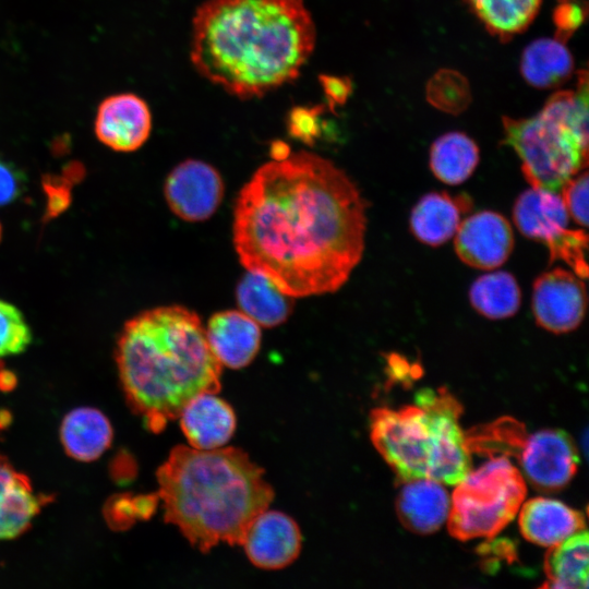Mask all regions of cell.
I'll list each match as a JSON object with an SVG mask.
<instances>
[{
  "label": "cell",
  "mask_w": 589,
  "mask_h": 589,
  "mask_svg": "<svg viewBox=\"0 0 589 589\" xmlns=\"http://www.w3.org/2000/svg\"><path fill=\"white\" fill-rule=\"evenodd\" d=\"M45 190L48 196V213L56 215L65 209L69 204L70 194L64 185L53 178H48L45 183Z\"/></svg>",
  "instance_id": "obj_36"
},
{
  "label": "cell",
  "mask_w": 589,
  "mask_h": 589,
  "mask_svg": "<svg viewBox=\"0 0 589 589\" xmlns=\"http://www.w3.org/2000/svg\"><path fill=\"white\" fill-rule=\"evenodd\" d=\"M551 262L564 261L580 278L588 275V237L585 230L567 229L555 242L548 247Z\"/></svg>",
  "instance_id": "obj_30"
},
{
  "label": "cell",
  "mask_w": 589,
  "mask_h": 589,
  "mask_svg": "<svg viewBox=\"0 0 589 589\" xmlns=\"http://www.w3.org/2000/svg\"><path fill=\"white\" fill-rule=\"evenodd\" d=\"M479 163L476 142L461 132H449L431 145L430 167L434 176L446 184L466 181Z\"/></svg>",
  "instance_id": "obj_25"
},
{
  "label": "cell",
  "mask_w": 589,
  "mask_h": 589,
  "mask_svg": "<svg viewBox=\"0 0 589 589\" xmlns=\"http://www.w3.org/2000/svg\"><path fill=\"white\" fill-rule=\"evenodd\" d=\"M224 181L209 164L187 159L168 175L164 194L170 211L184 221L208 219L224 197Z\"/></svg>",
  "instance_id": "obj_9"
},
{
  "label": "cell",
  "mask_w": 589,
  "mask_h": 589,
  "mask_svg": "<svg viewBox=\"0 0 589 589\" xmlns=\"http://www.w3.org/2000/svg\"><path fill=\"white\" fill-rule=\"evenodd\" d=\"M503 143L521 160L532 188L552 192L588 164V77L581 70L575 89L551 95L530 118L504 117Z\"/></svg>",
  "instance_id": "obj_6"
},
{
  "label": "cell",
  "mask_w": 589,
  "mask_h": 589,
  "mask_svg": "<svg viewBox=\"0 0 589 589\" xmlns=\"http://www.w3.org/2000/svg\"><path fill=\"white\" fill-rule=\"evenodd\" d=\"M587 13L586 0H557L553 11L555 37L566 43L585 22Z\"/></svg>",
  "instance_id": "obj_31"
},
{
  "label": "cell",
  "mask_w": 589,
  "mask_h": 589,
  "mask_svg": "<svg viewBox=\"0 0 589 589\" xmlns=\"http://www.w3.org/2000/svg\"><path fill=\"white\" fill-rule=\"evenodd\" d=\"M94 130L107 147L122 153L139 149L149 137L152 113L146 101L132 93L105 98L98 106Z\"/></svg>",
  "instance_id": "obj_12"
},
{
  "label": "cell",
  "mask_w": 589,
  "mask_h": 589,
  "mask_svg": "<svg viewBox=\"0 0 589 589\" xmlns=\"http://www.w3.org/2000/svg\"><path fill=\"white\" fill-rule=\"evenodd\" d=\"M587 305L586 287L575 273L554 268L540 275L532 291V311L538 325L552 333L574 330Z\"/></svg>",
  "instance_id": "obj_10"
},
{
  "label": "cell",
  "mask_w": 589,
  "mask_h": 589,
  "mask_svg": "<svg viewBox=\"0 0 589 589\" xmlns=\"http://www.w3.org/2000/svg\"><path fill=\"white\" fill-rule=\"evenodd\" d=\"M514 456L520 473L541 491H556L576 473L578 455L572 438L561 430H541L521 437Z\"/></svg>",
  "instance_id": "obj_8"
},
{
  "label": "cell",
  "mask_w": 589,
  "mask_h": 589,
  "mask_svg": "<svg viewBox=\"0 0 589 589\" xmlns=\"http://www.w3.org/2000/svg\"><path fill=\"white\" fill-rule=\"evenodd\" d=\"M471 205L468 196H453L446 192L428 193L411 211V231L428 245H441L456 233L461 215L469 212Z\"/></svg>",
  "instance_id": "obj_19"
},
{
  "label": "cell",
  "mask_w": 589,
  "mask_h": 589,
  "mask_svg": "<svg viewBox=\"0 0 589 589\" xmlns=\"http://www.w3.org/2000/svg\"><path fill=\"white\" fill-rule=\"evenodd\" d=\"M320 81L332 109L342 105L352 91L351 82L347 77L320 75Z\"/></svg>",
  "instance_id": "obj_35"
},
{
  "label": "cell",
  "mask_w": 589,
  "mask_h": 589,
  "mask_svg": "<svg viewBox=\"0 0 589 589\" xmlns=\"http://www.w3.org/2000/svg\"><path fill=\"white\" fill-rule=\"evenodd\" d=\"M416 406L371 412V440L400 481L429 478L458 484L471 470L461 406L444 388H423Z\"/></svg>",
  "instance_id": "obj_5"
},
{
  "label": "cell",
  "mask_w": 589,
  "mask_h": 589,
  "mask_svg": "<svg viewBox=\"0 0 589 589\" xmlns=\"http://www.w3.org/2000/svg\"><path fill=\"white\" fill-rule=\"evenodd\" d=\"M113 431L108 418L98 409L80 407L62 420L60 440L65 453L80 461L99 458L111 445Z\"/></svg>",
  "instance_id": "obj_20"
},
{
  "label": "cell",
  "mask_w": 589,
  "mask_h": 589,
  "mask_svg": "<svg viewBox=\"0 0 589 589\" xmlns=\"http://www.w3.org/2000/svg\"><path fill=\"white\" fill-rule=\"evenodd\" d=\"M236 297L240 311L263 327L280 325L292 311V297L257 273L248 271L237 286Z\"/></svg>",
  "instance_id": "obj_22"
},
{
  "label": "cell",
  "mask_w": 589,
  "mask_h": 589,
  "mask_svg": "<svg viewBox=\"0 0 589 589\" xmlns=\"http://www.w3.org/2000/svg\"><path fill=\"white\" fill-rule=\"evenodd\" d=\"M116 362L129 406L158 432L203 393L220 389L221 364L200 316L182 305L146 310L118 338Z\"/></svg>",
  "instance_id": "obj_3"
},
{
  "label": "cell",
  "mask_w": 589,
  "mask_h": 589,
  "mask_svg": "<svg viewBox=\"0 0 589 589\" xmlns=\"http://www.w3.org/2000/svg\"><path fill=\"white\" fill-rule=\"evenodd\" d=\"M1 237H2V227H1V224H0V240H1Z\"/></svg>",
  "instance_id": "obj_37"
},
{
  "label": "cell",
  "mask_w": 589,
  "mask_h": 589,
  "mask_svg": "<svg viewBox=\"0 0 589 589\" xmlns=\"http://www.w3.org/2000/svg\"><path fill=\"white\" fill-rule=\"evenodd\" d=\"M563 203L572 216L579 225L586 227L588 224V172L569 179L561 189Z\"/></svg>",
  "instance_id": "obj_32"
},
{
  "label": "cell",
  "mask_w": 589,
  "mask_h": 589,
  "mask_svg": "<svg viewBox=\"0 0 589 589\" xmlns=\"http://www.w3.org/2000/svg\"><path fill=\"white\" fill-rule=\"evenodd\" d=\"M365 202L330 160L306 151L262 165L242 187L232 238L241 264L292 298L338 290L364 250Z\"/></svg>",
  "instance_id": "obj_1"
},
{
  "label": "cell",
  "mask_w": 589,
  "mask_h": 589,
  "mask_svg": "<svg viewBox=\"0 0 589 589\" xmlns=\"http://www.w3.org/2000/svg\"><path fill=\"white\" fill-rule=\"evenodd\" d=\"M179 419L184 436L196 449L223 447L233 435L237 424L231 406L215 393H203L192 398Z\"/></svg>",
  "instance_id": "obj_15"
},
{
  "label": "cell",
  "mask_w": 589,
  "mask_h": 589,
  "mask_svg": "<svg viewBox=\"0 0 589 589\" xmlns=\"http://www.w3.org/2000/svg\"><path fill=\"white\" fill-rule=\"evenodd\" d=\"M40 505L28 479L0 459V540L22 534Z\"/></svg>",
  "instance_id": "obj_21"
},
{
  "label": "cell",
  "mask_w": 589,
  "mask_h": 589,
  "mask_svg": "<svg viewBox=\"0 0 589 589\" xmlns=\"http://www.w3.org/2000/svg\"><path fill=\"white\" fill-rule=\"evenodd\" d=\"M574 60L566 43L554 38H540L530 43L520 59L524 79L538 88L555 87L573 73Z\"/></svg>",
  "instance_id": "obj_23"
},
{
  "label": "cell",
  "mask_w": 589,
  "mask_h": 589,
  "mask_svg": "<svg viewBox=\"0 0 589 589\" xmlns=\"http://www.w3.org/2000/svg\"><path fill=\"white\" fill-rule=\"evenodd\" d=\"M315 43L303 0H206L192 20L190 59L211 83L252 99L294 81Z\"/></svg>",
  "instance_id": "obj_2"
},
{
  "label": "cell",
  "mask_w": 589,
  "mask_h": 589,
  "mask_svg": "<svg viewBox=\"0 0 589 589\" xmlns=\"http://www.w3.org/2000/svg\"><path fill=\"white\" fill-rule=\"evenodd\" d=\"M471 305L491 320L513 316L519 309L521 293L515 277L494 272L476 279L469 290Z\"/></svg>",
  "instance_id": "obj_27"
},
{
  "label": "cell",
  "mask_w": 589,
  "mask_h": 589,
  "mask_svg": "<svg viewBox=\"0 0 589 589\" xmlns=\"http://www.w3.org/2000/svg\"><path fill=\"white\" fill-rule=\"evenodd\" d=\"M322 110L318 107L305 108L296 107L289 112V132L305 143H311L318 134V115Z\"/></svg>",
  "instance_id": "obj_33"
},
{
  "label": "cell",
  "mask_w": 589,
  "mask_h": 589,
  "mask_svg": "<svg viewBox=\"0 0 589 589\" xmlns=\"http://www.w3.org/2000/svg\"><path fill=\"white\" fill-rule=\"evenodd\" d=\"M484 27L501 40L524 32L534 20L542 0H465Z\"/></svg>",
  "instance_id": "obj_26"
},
{
  "label": "cell",
  "mask_w": 589,
  "mask_h": 589,
  "mask_svg": "<svg viewBox=\"0 0 589 589\" xmlns=\"http://www.w3.org/2000/svg\"><path fill=\"white\" fill-rule=\"evenodd\" d=\"M519 527L528 541L552 546L586 529L582 513L548 497H534L520 508Z\"/></svg>",
  "instance_id": "obj_17"
},
{
  "label": "cell",
  "mask_w": 589,
  "mask_h": 589,
  "mask_svg": "<svg viewBox=\"0 0 589 589\" xmlns=\"http://www.w3.org/2000/svg\"><path fill=\"white\" fill-rule=\"evenodd\" d=\"M588 538L587 529H582L549 546L544 558L546 581L543 587L554 589L588 587Z\"/></svg>",
  "instance_id": "obj_24"
},
{
  "label": "cell",
  "mask_w": 589,
  "mask_h": 589,
  "mask_svg": "<svg viewBox=\"0 0 589 589\" xmlns=\"http://www.w3.org/2000/svg\"><path fill=\"white\" fill-rule=\"evenodd\" d=\"M526 481L507 458L492 457L456 484L448 531L461 541L491 538L515 517L526 496Z\"/></svg>",
  "instance_id": "obj_7"
},
{
  "label": "cell",
  "mask_w": 589,
  "mask_h": 589,
  "mask_svg": "<svg viewBox=\"0 0 589 589\" xmlns=\"http://www.w3.org/2000/svg\"><path fill=\"white\" fill-rule=\"evenodd\" d=\"M25 189V176L13 163L0 157V206L16 201Z\"/></svg>",
  "instance_id": "obj_34"
},
{
  "label": "cell",
  "mask_w": 589,
  "mask_h": 589,
  "mask_svg": "<svg viewBox=\"0 0 589 589\" xmlns=\"http://www.w3.org/2000/svg\"><path fill=\"white\" fill-rule=\"evenodd\" d=\"M513 217L525 237L546 247L555 242L568 226V212L562 197L557 192L540 188H531L519 195Z\"/></svg>",
  "instance_id": "obj_18"
},
{
  "label": "cell",
  "mask_w": 589,
  "mask_h": 589,
  "mask_svg": "<svg viewBox=\"0 0 589 589\" xmlns=\"http://www.w3.org/2000/svg\"><path fill=\"white\" fill-rule=\"evenodd\" d=\"M205 333L218 362L230 369L247 366L260 350V325L242 311L226 310L213 314Z\"/></svg>",
  "instance_id": "obj_14"
},
{
  "label": "cell",
  "mask_w": 589,
  "mask_h": 589,
  "mask_svg": "<svg viewBox=\"0 0 589 589\" xmlns=\"http://www.w3.org/2000/svg\"><path fill=\"white\" fill-rule=\"evenodd\" d=\"M263 474L239 448L179 445L157 471L165 520L203 553L219 542L241 545L251 522L274 498Z\"/></svg>",
  "instance_id": "obj_4"
},
{
  "label": "cell",
  "mask_w": 589,
  "mask_h": 589,
  "mask_svg": "<svg viewBox=\"0 0 589 589\" xmlns=\"http://www.w3.org/2000/svg\"><path fill=\"white\" fill-rule=\"evenodd\" d=\"M32 340L29 325L22 312L0 299V359L24 352Z\"/></svg>",
  "instance_id": "obj_29"
},
{
  "label": "cell",
  "mask_w": 589,
  "mask_h": 589,
  "mask_svg": "<svg viewBox=\"0 0 589 589\" xmlns=\"http://www.w3.org/2000/svg\"><path fill=\"white\" fill-rule=\"evenodd\" d=\"M401 482L396 512L402 526L419 534L438 530L450 509V496L443 483L429 478Z\"/></svg>",
  "instance_id": "obj_16"
},
{
  "label": "cell",
  "mask_w": 589,
  "mask_h": 589,
  "mask_svg": "<svg viewBox=\"0 0 589 589\" xmlns=\"http://www.w3.org/2000/svg\"><path fill=\"white\" fill-rule=\"evenodd\" d=\"M426 98L437 109L457 115L471 101L469 83L454 70H441L426 85Z\"/></svg>",
  "instance_id": "obj_28"
},
{
  "label": "cell",
  "mask_w": 589,
  "mask_h": 589,
  "mask_svg": "<svg viewBox=\"0 0 589 589\" xmlns=\"http://www.w3.org/2000/svg\"><path fill=\"white\" fill-rule=\"evenodd\" d=\"M514 248V235L508 220L498 213L483 211L459 224L455 250L467 265L493 269L508 259Z\"/></svg>",
  "instance_id": "obj_11"
},
{
  "label": "cell",
  "mask_w": 589,
  "mask_h": 589,
  "mask_svg": "<svg viewBox=\"0 0 589 589\" xmlns=\"http://www.w3.org/2000/svg\"><path fill=\"white\" fill-rule=\"evenodd\" d=\"M301 542L299 527L292 518L265 509L251 522L241 545L254 566L273 570L290 565L299 556Z\"/></svg>",
  "instance_id": "obj_13"
}]
</instances>
